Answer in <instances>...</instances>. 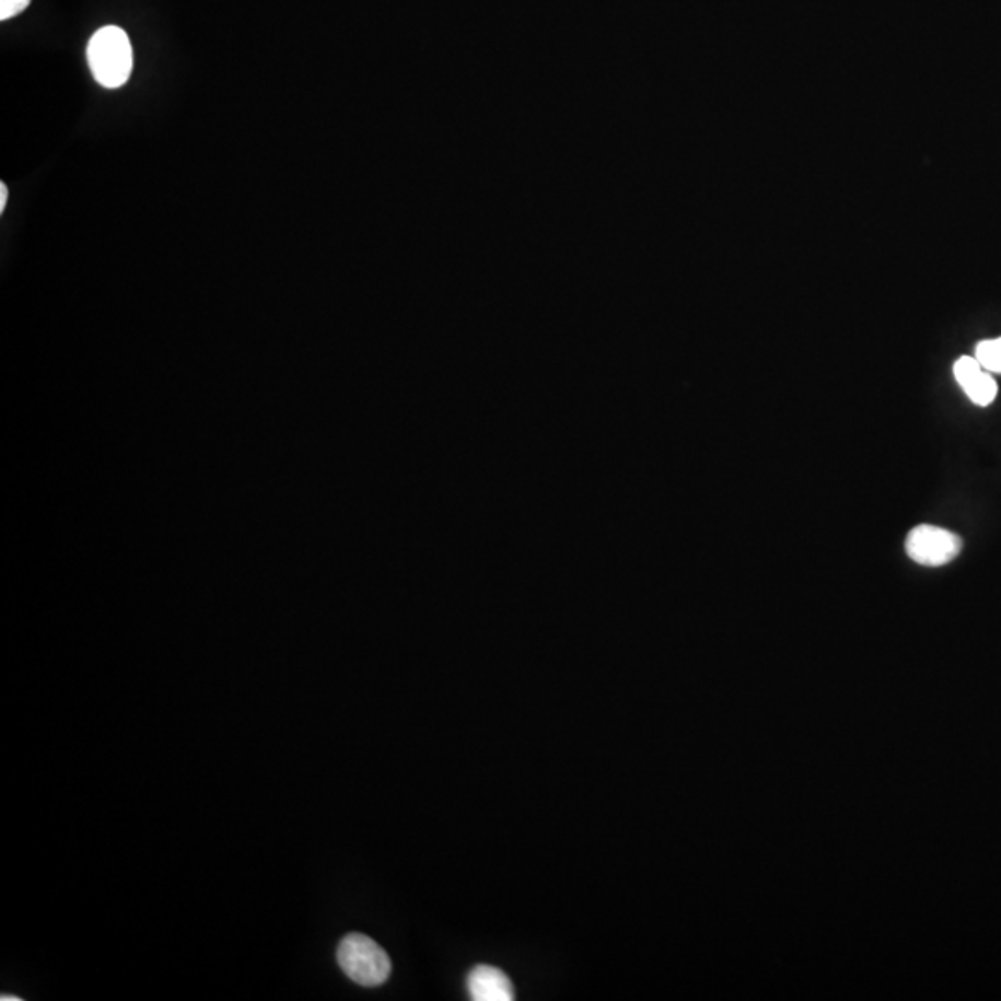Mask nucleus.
<instances>
[{"label": "nucleus", "instance_id": "nucleus-2", "mask_svg": "<svg viewBox=\"0 0 1001 1001\" xmlns=\"http://www.w3.org/2000/svg\"><path fill=\"white\" fill-rule=\"evenodd\" d=\"M338 963L344 974L362 987H379L392 974L386 952L362 933H349L341 939Z\"/></svg>", "mask_w": 1001, "mask_h": 1001}, {"label": "nucleus", "instance_id": "nucleus-4", "mask_svg": "<svg viewBox=\"0 0 1001 1001\" xmlns=\"http://www.w3.org/2000/svg\"><path fill=\"white\" fill-rule=\"evenodd\" d=\"M953 375L965 392L966 397L977 407H989L998 395V383L976 357H961L953 365Z\"/></svg>", "mask_w": 1001, "mask_h": 1001}, {"label": "nucleus", "instance_id": "nucleus-6", "mask_svg": "<svg viewBox=\"0 0 1001 1001\" xmlns=\"http://www.w3.org/2000/svg\"><path fill=\"white\" fill-rule=\"evenodd\" d=\"M974 357L979 364L983 365V370L1001 375V338L979 341Z\"/></svg>", "mask_w": 1001, "mask_h": 1001}, {"label": "nucleus", "instance_id": "nucleus-7", "mask_svg": "<svg viewBox=\"0 0 1001 1001\" xmlns=\"http://www.w3.org/2000/svg\"><path fill=\"white\" fill-rule=\"evenodd\" d=\"M31 2L32 0H0V21H8L25 12Z\"/></svg>", "mask_w": 1001, "mask_h": 1001}, {"label": "nucleus", "instance_id": "nucleus-8", "mask_svg": "<svg viewBox=\"0 0 1001 1001\" xmlns=\"http://www.w3.org/2000/svg\"><path fill=\"white\" fill-rule=\"evenodd\" d=\"M8 202V186L4 183H0V212L7 210Z\"/></svg>", "mask_w": 1001, "mask_h": 1001}, {"label": "nucleus", "instance_id": "nucleus-9", "mask_svg": "<svg viewBox=\"0 0 1001 1001\" xmlns=\"http://www.w3.org/2000/svg\"><path fill=\"white\" fill-rule=\"evenodd\" d=\"M0 1000H2V1001H21V998H19V996L2 994V996H0Z\"/></svg>", "mask_w": 1001, "mask_h": 1001}, {"label": "nucleus", "instance_id": "nucleus-5", "mask_svg": "<svg viewBox=\"0 0 1001 1001\" xmlns=\"http://www.w3.org/2000/svg\"><path fill=\"white\" fill-rule=\"evenodd\" d=\"M467 990L475 1001H512L514 987L509 976L493 966L479 965L467 976Z\"/></svg>", "mask_w": 1001, "mask_h": 1001}, {"label": "nucleus", "instance_id": "nucleus-1", "mask_svg": "<svg viewBox=\"0 0 1001 1001\" xmlns=\"http://www.w3.org/2000/svg\"><path fill=\"white\" fill-rule=\"evenodd\" d=\"M88 63L98 84L116 90L127 84L132 73V45L119 26H104L88 45Z\"/></svg>", "mask_w": 1001, "mask_h": 1001}, {"label": "nucleus", "instance_id": "nucleus-3", "mask_svg": "<svg viewBox=\"0 0 1001 1001\" xmlns=\"http://www.w3.org/2000/svg\"><path fill=\"white\" fill-rule=\"evenodd\" d=\"M905 549L917 564L941 568V566L950 564L959 555L963 549V540L947 528L936 527V525H918L907 536Z\"/></svg>", "mask_w": 1001, "mask_h": 1001}]
</instances>
